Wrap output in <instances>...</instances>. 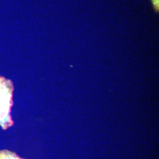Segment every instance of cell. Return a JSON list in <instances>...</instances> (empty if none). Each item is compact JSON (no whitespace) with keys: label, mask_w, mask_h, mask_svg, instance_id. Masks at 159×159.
I'll list each match as a JSON object with an SVG mask.
<instances>
[{"label":"cell","mask_w":159,"mask_h":159,"mask_svg":"<svg viewBox=\"0 0 159 159\" xmlns=\"http://www.w3.org/2000/svg\"><path fill=\"white\" fill-rule=\"evenodd\" d=\"M14 85L11 81L0 77V125L4 130L13 125L11 108L13 105Z\"/></svg>","instance_id":"6da1fadb"},{"label":"cell","mask_w":159,"mask_h":159,"mask_svg":"<svg viewBox=\"0 0 159 159\" xmlns=\"http://www.w3.org/2000/svg\"><path fill=\"white\" fill-rule=\"evenodd\" d=\"M0 159H21L18 157L15 153L7 150L0 152Z\"/></svg>","instance_id":"7a4b0ae2"},{"label":"cell","mask_w":159,"mask_h":159,"mask_svg":"<svg viewBox=\"0 0 159 159\" xmlns=\"http://www.w3.org/2000/svg\"><path fill=\"white\" fill-rule=\"evenodd\" d=\"M154 6L156 8L158 9L159 8V0H152Z\"/></svg>","instance_id":"3957f363"}]
</instances>
